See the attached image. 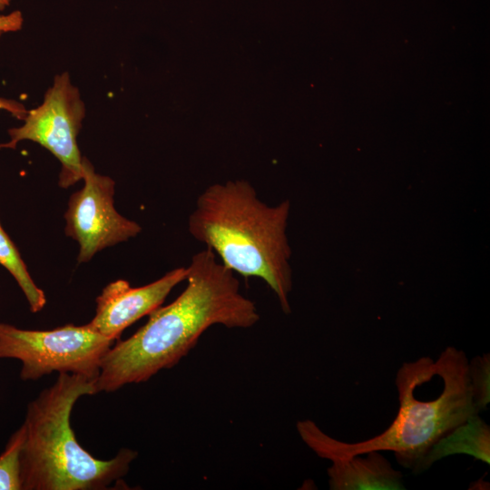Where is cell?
<instances>
[{
    "instance_id": "6da1fadb",
    "label": "cell",
    "mask_w": 490,
    "mask_h": 490,
    "mask_svg": "<svg viewBox=\"0 0 490 490\" xmlns=\"http://www.w3.org/2000/svg\"><path fill=\"white\" fill-rule=\"evenodd\" d=\"M187 285L174 301L158 307L133 335L104 355L96 393L145 382L177 365L213 325L248 328L260 319L255 303L240 292L234 272L208 248L192 256Z\"/></svg>"
},
{
    "instance_id": "7a4b0ae2",
    "label": "cell",
    "mask_w": 490,
    "mask_h": 490,
    "mask_svg": "<svg viewBox=\"0 0 490 490\" xmlns=\"http://www.w3.org/2000/svg\"><path fill=\"white\" fill-rule=\"evenodd\" d=\"M439 358L440 391L425 399L417 397V389L433 358L421 357L402 364L395 380L398 410L382 433L348 443L328 436L314 421L301 420L297 423L300 438L318 456L328 460L369 451H391L400 466L420 474L422 462L432 446L470 416L479 414L472 396L466 353L447 347Z\"/></svg>"
},
{
    "instance_id": "3957f363",
    "label": "cell",
    "mask_w": 490,
    "mask_h": 490,
    "mask_svg": "<svg viewBox=\"0 0 490 490\" xmlns=\"http://www.w3.org/2000/svg\"><path fill=\"white\" fill-rule=\"evenodd\" d=\"M289 201L276 206L261 201L246 181L207 187L188 220V230L234 273L261 279L290 313L291 249L286 235Z\"/></svg>"
},
{
    "instance_id": "277c9868",
    "label": "cell",
    "mask_w": 490,
    "mask_h": 490,
    "mask_svg": "<svg viewBox=\"0 0 490 490\" xmlns=\"http://www.w3.org/2000/svg\"><path fill=\"white\" fill-rule=\"evenodd\" d=\"M94 379L59 373L26 407L21 454L23 490H104L127 475L138 453L122 448L110 459L92 456L78 440L71 416L80 397L96 394Z\"/></svg>"
},
{
    "instance_id": "5b68a950",
    "label": "cell",
    "mask_w": 490,
    "mask_h": 490,
    "mask_svg": "<svg viewBox=\"0 0 490 490\" xmlns=\"http://www.w3.org/2000/svg\"><path fill=\"white\" fill-rule=\"evenodd\" d=\"M114 342L89 323L35 330L0 321V359L19 360V377L24 381L37 380L53 372L96 380L102 360Z\"/></svg>"
},
{
    "instance_id": "8992f818",
    "label": "cell",
    "mask_w": 490,
    "mask_h": 490,
    "mask_svg": "<svg viewBox=\"0 0 490 490\" xmlns=\"http://www.w3.org/2000/svg\"><path fill=\"white\" fill-rule=\"evenodd\" d=\"M85 115L78 89L67 73L55 75L43 103L28 111L24 124L8 131L9 148L24 140L39 143L61 162L59 185L67 188L83 179V157L77 136Z\"/></svg>"
},
{
    "instance_id": "52a82bcc",
    "label": "cell",
    "mask_w": 490,
    "mask_h": 490,
    "mask_svg": "<svg viewBox=\"0 0 490 490\" xmlns=\"http://www.w3.org/2000/svg\"><path fill=\"white\" fill-rule=\"evenodd\" d=\"M83 187L68 201L65 233L80 245L78 262L89 261L98 251L125 241L141 232V226L114 208V181L96 173L83 157Z\"/></svg>"
},
{
    "instance_id": "ba28073f",
    "label": "cell",
    "mask_w": 490,
    "mask_h": 490,
    "mask_svg": "<svg viewBox=\"0 0 490 490\" xmlns=\"http://www.w3.org/2000/svg\"><path fill=\"white\" fill-rule=\"evenodd\" d=\"M188 268H176L147 285L132 288L123 279L109 283L96 299L90 326L118 340L122 331L160 307L172 289L186 279Z\"/></svg>"
},
{
    "instance_id": "9c48e42d",
    "label": "cell",
    "mask_w": 490,
    "mask_h": 490,
    "mask_svg": "<svg viewBox=\"0 0 490 490\" xmlns=\"http://www.w3.org/2000/svg\"><path fill=\"white\" fill-rule=\"evenodd\" d=\"M329 460L330 490H404L403 475L379 451Z\"/></svg>"
},
{
    "instance_id": "30bf717a",
    "label": "cell",
    "mask_w": 490,
    "mask_h": 490,
    "mask_svg": "<svg viewBox=\"0 0 490 490\" xmlns=\"http://www.w3.org/2000/svg\"><path fill=\"white\" fill-rule=\"evenodd\" d=\"M456 454H466L490 465V426L479 414L473 415L438 440L424 458L420 473L436 461Z\"/></svg>"
},
{
    "instance_id": "8fae6325",
    "label": "cell",
    "mask_w": 490,
    "mask_h": 490,
    "mask_svg": "<svg viewBox=\"0 0 490 490\" xmlns=\"http://www.w3.org/2000/svg\"><path fill=\"white\" fill-rule=\"evenodd\" d=\"M0 264L15 278L25 296L32 312L41 311L45 303L44 292L31 278L16 247L0 224Z\"/></svg>"
},
{
    "instance_id": "7c38bea8",
    "label": "cell",
    "mask_w": 490,
    "mask_h": 490,
    "mask_svg": "<svg viewBox=\"0 0 490 490\" xmlns=\"http://www.w3.org/2000/svg\"><path fill=\"white\" fill-rule=\"evenodd\" d=\"M24 428L21 425L9 437L0 455V490H23L21 454Z\"/></svg>"
},
{
    "instance_id": "4fadbf2b",
    "label": "cell",
    "mask_w": 490,
    "mask_h": 490,
    "mask_svg": "<svg viewBox=\"0 0 490 490\" xmlns=\"http://www.w3.org/2000/svg\"><path fill=\"white\" fill-rule=\"evenodd\" d=\"M468 375L475 405L479 411L490 402V355L483 354L468 361Z\"/></svg>"
},
{
    "instance_id": "5bb4252c",
    "label": "cell",
    "mask_w": 490,
    "mask_h": 490,
    "mask_svg": "<svg viewBox=\"0 0 490 490\" xmlns=\"http://www.w3.org/2000/svg\"><path fill=\"white\" fill-rule=\"evenodd\" d=\"M5 33L2 30H0V37L2 34ZM0 109L5 110L8 113H10L15 117L24 120L27 113V110L24 106V104L10 99H5L0 97ZM0 148H9L8 143L0 144Z\"/></svg>"
},
{
    "instance_id": "9a60e30c",
    "label": "cell",
    "mask_w": 490,
    "mask_h": 490,
    "mask_svg": "<svg viewBox=\"0 0 490 490\" xmlns=\"http://www.w3.org/2000/svg\"><path fill=\"white\" fill-rule=\"evenodd\" d=\"M23 18L18 11L7 15H0V30L3 32L16 31L21 28Z\"/></svg>"
},
{
    "instance_id": "2e32d148",
    "label": "cell",
    "mask_w": 490,
    "mask_h": 490,
    "mask_svg": "<svg viewBox=\"0 0 490 490\" xmlns=\"http://www.w3.org/2000/svg\"><path fill=\"white\" fill-rule=\"evenodd\" d=\"M11 0H0V10L5 9L7 5H9Z\"/></svg>"
}]
</instances>
